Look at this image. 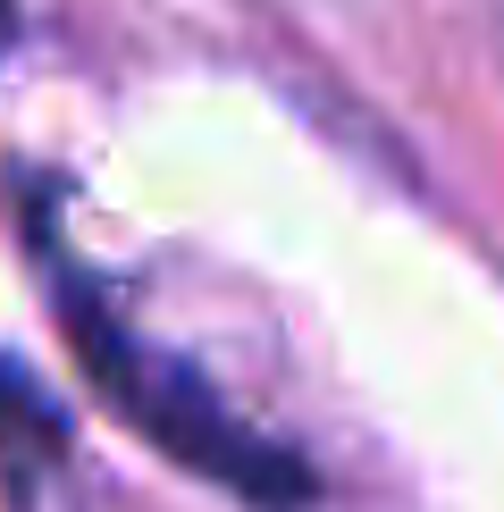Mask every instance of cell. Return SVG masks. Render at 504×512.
Returning <instances> with one entry per match:
<instances>
[{
	"instance_id": "cell-1",
	"label": "cell",
	"mask_w": 504,
	"mask_h": 512,
	"mask_svg": "<svg viewBox=\"0 0 504 512\" xmlns=\"http://www.w3.org/2000/svg\"><path fill=\"white\" fill-rule=\"evenodd\" d=\"M42 261H51V303H59V328H68L76 361L93 370V387L110 395V412L135 437H152L177 471L227 487V496L252 504V512H311L320 504L311 462L294 454V445H278L269 429H252L185 353H168V345L126 328V311L84 277V261H68V244H59L51 227H42Z\"/></svg>"
},
{
	"instance_id": "cell-2",
	"label": "cell",
	"mask_w": 504,
	"mask_h": 512,
	"mask_svg": "<svg viewBox=\"0 0 504 512\" xmlns=\"http://www.w3.org/2000/svg\"><path fill=\"white\" fill-rule=\"evenodd\" d=\"M68 462V412L17 353H0V487L17 504H34V487Z\"/></svg>"
},
{
	"instance_id": "cell-3",
	"label": "cell",
	"mask_w": 504,
	"mask_h": 512,
	"mask_svg": "<svg viewBox=\"0 0 504 512\" xmlns=\"http://www.w3.org/2000/svg\"><path fill=\"white\" fill-rule=\"evenodd\" d=\"M17 34H26V9H17V0H0V59L17 51Z\"/></svg>"
}]
</instances>
